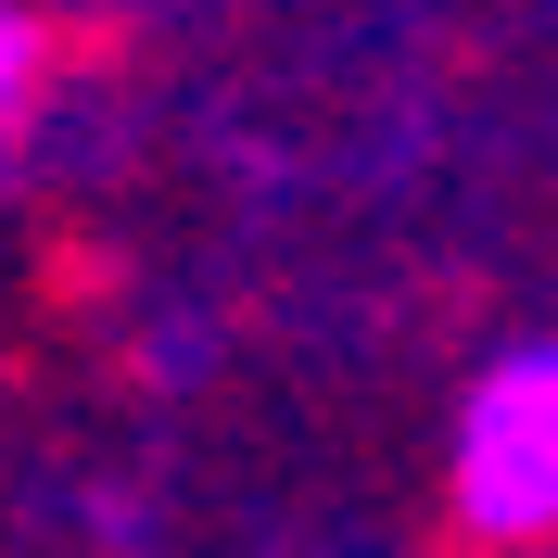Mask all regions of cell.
I'll return each mask as SVG.
<instances>
[{"label":"cell","mask_w":558,"mask_h":558,"mask_svg":"<svg viewBox=\"0 0 558 558\" xmlns=\"http://www.w3.org/2000/svg\"><path fill=\"white\" fill-rule=\"evenodd\" d=\"M457 521L483 546H533L558 533V343H508L483 381L457 393Z\"/></svg>","instance_id":"cell-1"},{"label":"cell","mask_w":558,"mask_h":558,"mask_svg":"<svg viewBox=\"0 0 558 558\" xmlns=\"http://www.w3.org/2000/svg\"><path fill=\"white\" fill-rule=\"evenodd\" d=\"M38 64H51V38H38V13L26 0H0V128L38 102Z\"/></svg>","instance_id":"cell-2"}]
</instances>
